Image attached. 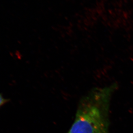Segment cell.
<instances>
[{
  "mask_svg": "<svg viewBox=\"0 0 133 133\" xmlns=\"http://www.w3.org/2000/svg\"><path fill=\"white\" fill-rule=\"evenodd\" d=\"M117 88L115 83L96 87L83 96L74 122L66 133H109L110 103Z\"/></svg>",
  "mask_w": 133,
  "mask_h": 133,
  "instance_id": "obj_1",
  "label": "cell"
},
{
  "mask_svg": "<svg viewBox=\"0 0 133 133\" xmlns=\"http://www.w3.org/2000/svg\"><path fill=\"white\" fill-rule=\"evenodd\" d=\"M8 101V99H5L1 94H0V107Z\"/></svg>",
  "mask_w": 133,
  "mask_h": 133,
  "instance_id": "obj_2",
  "label": "cell"
}]
</instances>
